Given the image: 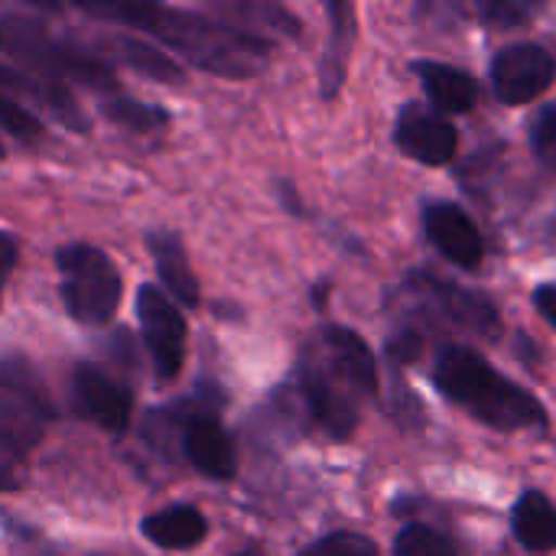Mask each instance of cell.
<instances>
[{"label": "cell", "mask_w": 556, "mask_h": 556, "mask_svg": "<svg viewBox=\"0 0 556 556\" xmlns=\"http://www.w3.org/2000/svg\"><path fill=\"white\" fill-rule=\"evenodd\" d=\"M437 391L492 430H547L544 404L521 384L498 375L476 349L446 345L433 362Z\"/></svg>", "instance_id": "obj_2"}, {"label": "cell", "mask_w": 556, "mask_h": 556, "mask_svg": "<svg viewBox=\"0 0 556 556\" xmlns=\"http://www.w3.org/2000/svg\"><path fill=\"white\" fill-rule=\"evenodd\" d=\"M329 13V39H326V52L319 59V91L326 101H332L342 91L345 72H349V59H352V46H355V10L352 3H326Z\"/></svg>", "instance_id": "obj_18"}, {"label": "cell", "mask_w": 556, "mask_h": 556, "mask_svg": "<svg viewBox=\"0 0 556 556\" xmlns=\"http://www.w3.org/2000/svg\"><path fill=\"white\" fill-rule=\"evenodd\" d=\"M414 72L424 81V91L433 104V111H446V114H466L476 108L479 101V81L456 65H443V62H414Z\"/></svg>", "instance_id": "obj_19"}, {"label": "cell", "mask_w": 556, "mask_h": 556, "mask_svg": "<svg viewBox=\"0 0 556 556\" xmlns=\"http://www.w3.org/2000/svg\"><path fill=\"white\" fill-rule=\"evenodd\" d=\"M20 485H23V479L16 476V466H10V463L0 459V492H13Z\"/></svg>", "instance_id": "obj_30"}, {"label": "cell", "mask_w": 556, "mask_h": 556, "mask_svg": "<svg viewBox=\"0 0 556 556\" xmlns=\"http://www.w3.org/2000/svg\"><path fill=\"white\" fill-rule=\"evenodd\" d=\"M179 453L182 459L212 482H231L238 472V453L231 433L212 407L189 410L179 417Z\"/></svg>", "instance_id": "obj_11"}, {"label": "cell", "mask_w": 556, "mask_h": 556, "mask_svg": "<svg viewBox=\"0 0 556 556\" xmlns=\"http://www.w3.org/2000/svg\"><path fill=\"white\" fill-rule=\"evenodd\" d=\"M316 342L336 362V368L349 378V384L358 391L362 401L378 397V362H375V352L368 349V342L358 332H352L345 326H326Z\"/></svg>", "instance_id": "obj_16"}, {"label": "cell", "mask_w": 556, "mask_h": 556, "mask_svg": "<svg viewBox=\"0 0 556 556\" xmlns=\"http://www.w3.org/2000/svg\"><path fill=\"white\" fill-rule=\"evenodd\" d=\"M140 534L160 551H192L208 538V518L195 505H166L140 521Z\"/></svg>", "instance_id": "obj_17"}, {"label": "cell", "mask_w": 556, "mask_h": 556, "mask_svg": "<svg viewBox=\"0 0 556 556\" xmlns=\"http://www.w3.org/2000/svg\"><path fill=\"white\" fill-rule=\"evenodd\" d=\"M534 3H525V0H489L479 7L482 20L492 26V29H515L521 23H528L534 16Z\"/></svg>", "instance_id": "obj_26"}, {"label": "cell", "mask_w": 556, "mask_h": 556, "mask_svg": "<svg viewBox=\"0 0 556 556\" xmlns=\"http://www.w3.org/2000/svg\"><path fill=\"white\" fill-rule=\"evenodd\" d=\"M147 251L153 257L163 293L173 303L195 309L202 303V296H199V280H195V270L189 264L182 238L169 228H153V231H147Z\"/></svg>", "instance_id": "obj_15"}, {"label": "cell", "mask_w": 556, "mask_h": 556, "mask_svg": "<svg viewBox=\"0 0 556 556\" xmlns=\"http://www.w3.org/2000/svg\"><path fill=\"white\" fill-rule=\"evenodd\" d=\"M215 13L225 16V23L251 33V36H261V39H270V36H300V20L280 7V3H267V0H218L212 3Z\"/></svg>", "instance_id": "obj_20"}, {"label": "cell", "mask_w": 556, "mask_h": 556, "mask_svg": "<svg viewBox=\"0 0 556 556\" xmlns=\"http://www.w3.org/2000/svg\"><path fill=\"white\" fill-rule=\"evenodd\" d=\"M394 556H456V547L446 534L430 525H404L394 538Z\"/></svg>", "instance_id": "obj_23"}, {"label": "cell", "mask_w": 556, "mask_h": 556, "mask_svg": "<svg viewBox=\"0 0 556 556\" xmlns=\"http://www.w3.org/2000/svg\"><path fill=\"white\" fill-rule=\"evenodd\" d=\"M16 261H20V238L13 231H0V303H3L7 280L16 270Z\"/></svg>", "instance_id": "obj_28"}, {"label": "cell", "mask_w": 556, "mask_h": 556, "mask_svg": "<svg viewBox=\"0 0 556 556\" xmlns=\"http://www.w3.org/2000/svg\"><path fill=\"white\" fill-rule=\"evenodd\" d=\"M85 16L134 26L150 33L166 49L179 52L189 65L222 75V78H254L270 62V39L251 36L225 20H212L208 13L179 10L166 3H75Z\"/></svg>", "instance_id": "obj_1"}, {"label": "cell", "mask_w": 556, "mask_h": 556, "mask_svg": "<svg viewBox=\"0 0 556 556\" xmlns=\"http://www.w3.org/2000/svg\"><path fill=\"white\" fill-rule=\"evenodd\" d=\"M0 130L3 134H10L13 140H20V143H39L42 140V121L26 108V104H20V101H13L10 94H3L0 91ZM7 156V150H3V140H0V160Z\"/></svg>", "instance_id": "obj_24"}, {"label": "cell", "mask_w": 556, "mask_h": 556, "mask_svg": "<svg viewBox=\"0 0 556 556\" xmlns=\"http://www.w3.org/2000/svg\"><path fill=\"white\" fill-rule=\"evenodd\" d=\"M94 55L104 59L108 65L111 62L127 65L130 72L147 75V78H153L160 85H182L186 81V68L169 52H163L153 42L137 39V36H127V33H104V36H98Z\"/></svg>", "instance_id": "obj_14"}, {"label": "cell", "mask_w": 556, "mask_h": 556, "mask_svg": "<svg viewBox=\"0 0 556 556\" xmlns=\"http://www.w3.org/2000/svg\"><path fill=\"white\" fill-rule=\"evenodd\" d=\"M511 528L515 538L534 551V554H547L556 547V508L554 502L544 492H525L511 511Z\"/></svg>", "instance_id": "obj_21"}, {"label": "cell", "mask_w": 556, "mask_h": 556, "mask_svg": "<svg viewBox=\"0 0 556 556\" xmlns=\"http://www.w3.org/2000/svg\"><path fill=\"white\" fill-rule=\"evenodd\" d=\"M101 114L124 127V130H134V134H153V130H163L169 124V114L156 104H147V101H137L130 94H108L101 98Z\"/></svg>", "instance_id": "obj_22"}, {"label": "cell", "mask_w": 556, "mask_h": 556, "mask_svg": "<svg viewBox=\"0 0 556 556\" xmlns=\"http://www.w3.org/2000/svg\"><path fill=\"white\" fill-rule=\"evenodd\" d=\"M303 556H378V544L355 531H336V534L313 541Z\"/></svg>", "instance_id": "obj_25"}, {"label": "cell", "mask_w": 556, "mask_h": 556, "mask_svg": "<svg viewBox=\"0 0 556 556\" xmlns=\"http://www.w3.org/2000/svg\"><path fill=\"white\" fill-rule=\"evenodd\" d=\"M313 296H316V306H323V300H326V296H329V283H319V287H316V293H313Z\"/></svg>", "instance_id": "obj_31"}, {"label": "cell", "mask_w": 556, "mask_h": 556, "mask_svg": "<svg viewBox=\"0 0 556 556\" xmlns=\"http://www.w3.org/2000/svg\"><path fill=\"white\" fill-rule=\"evenodd\" d=\"M534 306H538V313L556 329V283H544V287L534 290Z\"/></svg>", "instance_id": "obj_29"}, {"label": "cell", "mask_w": 556, "mask_h": 556, "mask_svg": "<svg viewBox=\"0 0 556 556\" xmlns=\"http://www.w3.org/2000/svg\"><path fill=\"white\" fill-rule=\"evenodd\" d=\"M296 397L306 417L336 443L349 440L358 430V391L323 352L319 342H309L296 365Z\"/></svg>", "instance_id": "obj_6"}, {"label": "cell", "mask_w": 556, "mask_h": 556, "mask_svg": "<svg viewBox=\"0 0 556 556\" xmlns=\"http://www.w3.org/2000/svg\"><path fill=\"white\" fill-rule=\"evenodd\" d=\"M531 147L541 163L556 169V104H547L531 124Z\"/></svg>", "instance_id": "obj_27"}, {"label": "cell", "mask_w": 556, "mask_h": 556, "mask_svg": "<svg viewBox=\"0 0 556 556\" xmlns=\"http://www.w3.org/2000/svg\"><path fill=\"white\" fill-rule=\"evenodd\" d=\"M55 270L59 296L72 323L85 329H101L114 319L124 296V280L101 248L85 241L65 244L55 251Z\"/></svg>", "instance_id": "obj_4"}, {"label": "cell", "mask_w": 556, "mask_h": 556, "mask_svg": "<svg viewBox=\"0 0 556 556\" xmlns=\"http://www.w3.org/2000/svg\"><path fill=\"white\" fill-rule=\"evenodd\" d=\"M424 231L430 244L456 267L472 270L485 257V241L479 225L456 202H430L424 208Z\"/></svg>", "instance_id": "obj_13"}, {"label": "cell", "mask_w": 556, "mask_h": 556, "mask_svg": "<svg viewBox=\"0 0 556 556\" xmlns=\"http://www.w3.org/2000/svg\"><path fill=\"white\" fill-rule=\"evenodd\" d=\"M404 287H407V293H414L420 300V306L427 313L453 323L463 332H472V336H482L489 342H498L502 316H498V306L485 293L459 287L453 280H443L440 274H430V270H410Z\"/></svg>", "instance_id": "obj_7"}, {"label": "cell", "mask_w": 556, "mask_h": 556, "mask_svg": "<svg viewBox=\"0 0 556 556\" xmlns=\"http://www.w3.org/2000/svg\"><path fill=\"white\" fill-rule=\"evenodd\" d=\"M55 420V407L26 358L0 362V459L20 463L26 453L39 446L49 424Z\"/></svg>", "instance_id": "obj_5"}, {"label": "cell", "mask_w": 556, "mask_h": 556, "mask_svg": "<svg viewBox=\"0 0 556 556\" xmlns=\"http://www.w3.org/2000/svg\"><path fill=\"white\" fill-rule=\"evenodd\" d=\"M394 143L404 156L424 166H446L456 160L459 134L456 127L424 104H404L394 124Z\"/></svg>", "instance_id": "obj_12"}, {"label": "cell", "mask_w": 556, "mask_h": 556, "mask_svg": "<svg viewBox=\"0 0 556 556\" xmlns=\"http://www.w3.org/2000/svg\"><path fill=\"white\" fill-rule=\"evenodd\" d=\"M556 78V59L538 42H511L492 62V88L502 104L521 108L541 98Z\"/></svg>", "instance_id": "obj_10"}, {"label": "cell", "mask_w": 556, "mask_h": 556, "mask_svg": "<svg viewBox=\"0 0 556 556\" xmlns=\"http://www.w3.org/2000/svg\"><path fill=\"white\" fill-rule=\"evenodd\" d=\"M91 556H104V554H91Z\"/></svg>", "instance_id": "obj_32"}, {"label": "cell", "mask_w": 556, "mask_h": 556, "mask_svg": "<svg viewBox=\"0 0 556 556\" xmlns=\"http://www.w3.org/2000/svg\"><path fill=\"white\" fill-rule=\"evenodd\" d=\"M0 52L16 59L23 72L59 81L68 88V81L94 91L98 98L117 94L121 85L114 78V68L94 55V49H81L78 42L52 33L39 16L33 13H3L0 16Z\"/></svg>", "instance_id": "obj_3"}, {"label": "cell", "mask_w": 556, "mask_h": 556, "mask_svg": "<svg viewBox=\"0 0 556 556\" xmlns=\"http://www.w3.org/2000/svg\"><path fill=\"white\" fill-rule=\"evenodd\" d=\"M137 319H140L143 345L150 352V365H153L156 381L173 384L186 365L189 326H186L182 309L156 283H143L137 290Z\"/></svg>", "instance_id": "obj_8"}, {"label": "cell", "mask_w": 556, "mask_h": 556, "mask_svg": "<svg viewBox=\"0 0 556 556\" xmlns=\"http://www.w3.org/2000/svg\"><path fill=\"white\" fill-rule=\"evenodd\" d=\"M68 404L85 424H94L108 433H124L134 414V391L108 368L81 362L68 378Z\"/></svg>", "instance_id": "obj_9"}]
</instances>
